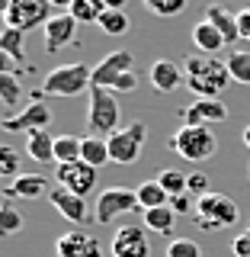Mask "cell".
Instances as JSON below:
<instances>
[{"instance_id": "obj_1", "label": "cell", "mask_w": 250, "mask_h": 257, "mask_svg": "<svg viewBox=\"0 0 250 257\" xmlns=\"http://www.w3.org/2000/svg\"><path fill=\"white\" fill-rule=\"evenodd\" d=\"M93 87V68H87L84 61H71V64H58L45 74L42 90L48 96H77Z\"/></svg>"}, {"instance_id": "obj_2", "label": "cell", "mask_w": 250, "mask_h": 257, "mask_svg": "<svg viewBox=\"0 0 250 257\" xmlns=\"http://www.w3.org/2000/svg\"><path fill=\"white\" fill-rule=\"evenodd\" d=\"M215 148H218V142H215V132L208 125H180L170 135V151H176L180 158L192 161V164L208 161L215 155Z\"/></svg>"}, {"instance_id": "obj_3", "label": "cell", "mask_w": 250, "mask_h": 257, "mask_svg": "<svg viewBox=\"0 0 250 257\" xmlns=\"http://www.w3.org/2000/svg\"><path fill=\"white\" fill-rule=\"evenodd\" d=\"M87 128L90 135L109 139L119 132V100L112 90L90 87V103H87Z\"/></svg>"}, {"instance_id": "obj_4", "label": "cell", "mask_w": 250, "mask_h": 257, "mask_svg": "<svg viewBox=\"0 0 250 257\" xmlns=\"http://www.w3.org/2000/svg\"><path fill=\"white\" fill-rule=\"evenodd\" d=\"M237 219V203L224 193H205V196L196 199V222L199 228L212 231L221 228V225H231Z\"/></svg>"}, {"instance_id": "obj_5", "label": "cell", "mask_w": 250, "mask_h": 257, "mask_svg": "<svg viewBox=\"0 0 250 257\" xmlns=\"http://www.w3.org/2000/svg\"><path fill=\"white\" fill-rule=\"evenodd\" d=\"M4 20L7 26L23 29V32L39 29V26L45 29V23L52 20V4L48 0H10L4 10Z\"/></svg>"}, {"instance_id": "obj_6", "label": "cell", "mask_w": 250, "mask_h": 257, "mask_svg": "<svg viewBox=\"0 0 250 257\" xmlns=\"http://www.w3.org/2000/svg\"><path fill=\"white\" fill-rule=\"evenodd\" d=\"M122 212H141L138 190L109 187V190H103L100 196H96V209H93V215H96V222H100V225L112 222L116 215H122Z\"/></svg>"}, {"instance_id": "obj_7", "label": "cell", "mask_w": 250, "mask_h": 257, "mask_svg": "<svg viewBox=\"0 0 250 257\" xmlns=\"http://www.w3.org/2000/svg\"><path fill=\"white\" fill-rule=\"evenodd\" d=\"M148 139L144 122H132L125 128H119L116 135H109V158L116 164H135L141 158V145Z\"/></svg>"}, {"instance_id": "obj_8", "label": "cell", "mask_w": 250, "mask_h": 257, "mask_svg": "<svg viewBox=\"0 0 250 257\" xmlns=\"http://www.w3.org/2000/svg\"><path fill=\"white\" fill-rule=\"evenodd\" d=\"M55 180H58V187L77 193V196H90L96 190V167H90L87 161H74V164H58V171H55Z\"/></svg>"}, {"instance_id": "obj_9", "label": "cell", "mask_w": 250, "mask_h": 257, "mask_svg": "<svg viewBox=\"0 0 250 257\" xmlns=\"http://www.w3.org/2000/svg\"><path fill=\"white\" fill-rule=\"evenodd\" d=\"M135 68V55L128 52V48H116V52H109L106 58L93 68V87H103V90H112V84H116L122 74Z\"/></svg>"}, {"instance_id": "obj_10", "label": "cell", "mask_w": 250, "mask_h": 257, "mask_svg": "<svg viewBox=\"0 0 250 257\" xmlns=\"http://www.w3.org/2000/svg\"><path fill=\"white\" fill-rule=\"evenodd\" d=\"M183 71H186V77H205L212 80L215 87H228L231 84V71H228V61H218L215 55H189L186 61H183Z\"/></svg>"}, {"instance_id": "obj_11", "label": "cell", "mask_w": 250, "mask_h": 257, "mask_svg": "<svg viewBox=\"0 0 250 257\" xmlns=\"http://www.w3.org/2000/svg\"><path fill=\"white\" fill-rule=\"evenodd\" d=\"M112 257H148V231L141 225H122V228L112 235Z\"/></svg>"}, {"instance_id": "obj_12", "label": "cell", "mask_w": 250, "mask_h": 257, "mask_svg": "<svg viewBox=\"0 0 250 257\" xmlns=\"http://www.w3.org/2000/svg\"><path fill=\"white\" fill-rule=\"evenodd\" d=\"M52 125V109H48L45 100H32L23 112H16V116H7L4 119V128L7 132H36V128H48Z\"/></svg>"}, {"instance_id": "obj_13", "label": "cell", "mask_w": 250, "mask_h": 257, "mask_svg": "<svg viewBox=\"0 0 250 257\" xmlns=\"http://www.w3.org/2000/svg\"><path fill=\"white\" fill-rule=\"evenodd\" d=\"M55 251L58 257H103V244L87 231H64Z\"/></svg>"}, {"instance_id": "obj_14", "label": "cell", "mask_w": 250, "mask_h": 257, "mask_svg": "<svg viewBox=\"0 0 250 257\" xmlns=\"http://www.w3.org/2000/svg\"><path fill=\"white\" fill-rule=\"evenodd\" d=\"M77 26H80V23L71 13L52 16V20L45 23V29H42L45 32V52H58V48L71 45V42H74V36H77Z\"/></svg>"}, {"instance_id": "obj_15", "label": "cell", "mask_w": 250, "mask_h": 257, "mask_svg": "<svg viewBox=\"0 0 250 257\" xmlns=\"http://www.w3.org/2000/svg\"><path fill=\"white\" fill-rule=\"evenodd\" d=\"M228 119V106L221 100H196L183 109V125H215Z\"/></svg>"}, {"instance_id": "obj_16", "label": "cell", "mask_w": 250, "mask_h": 257, "mask_svg": "<svg viewBox=\"0 0 250 257\" xmlns=\"http://www.w3.org/2000/svg\"><path fill=\"white\" fill-rule=\"evenodd\" d=\"M148 77H151V87H154V90H160V93H170V90H176L180 84H186V71H183L176 61H170V58L151 61Z\"/></svg>"}, {"instance_id": "obj_17", "label": "cell", "mask_w": 250, "mask_h": 257, "mask_svg": "<svg viewBox=\"0 0 250 257\" xmlns=\"http://www.w3.org/2000/svg\"><path fill=\"white\" fill-rule=\"evenodd\" d=\"M48 199H52V206L58 209L64 219L74 222V225H84V222H87V215H90V212H87L84 196H77V193H71V190H64V187H52Z\"/></svg>"}, {"instance_id": "obj_18", "label": "cell", "mask_w": 250, "mask_h": 257, "mask_svg": "<svg viewBox=\"0 0 250 257\" xmlns=\"http://www.w3.org/2000/svg\"><path fill=\"white\" fill-rule=\"evenodd\" d=\"M45 193H52L45 174H20L10 187H7V196H16V199H39V196H45Z\"/></svg>"}, {"instance_id": "obj_19", "label": "cell", "mask_w": 250, "mask_h": 257, "mask_svg": "<svg viewBox=\"0 0 250 257\" xmlns=\"http://www.w3.org/2000/svg\"><path fill=\"white\" fill-rule=\"evenodd\" d=\"M192 45H196L202 55H215V52H221V48L228 45V42H224V36L205 20V16H202V20L192 26Z\"/></svg>"}, {"instance_id": "obj_20", "label": "cell", "mask_w": 250, "mask_h": 257, "mask_svg": "<svg viewBox=\"0 0 250 257\" xmlns=\"http://www.w3.org/2000/svg\"><path fill=\"white\" fill-rule=\"evenodd\" d=\"M26 155L39 164H52L55 161V139L48 128H36V132L26 135Z\"/></svg>"}, {"instance_id": "obj_21", "label": "cell", "mask_w": 250, "mask_h": 257, "mask_svg": "<svg viewBox=\"0 0 250 257\" xmlns=\"http://www.w3.org/2000/svg\"><path fill=\"white\" fill-rule=\"evenodd\" d=\"M205 20L212 23L215 29L224 36V42H234V39H240V29H237V16H231L224 7H218V4H212L205 10Z\"/></svg>"}, {"instance_id": "obj_22", "label": "cell", "mask_w": 250, "mask_h": 257, "mask_svg": "<svg viewBox=\"0 0 250 257\" xmlns=\"http://www.w3.org/2000/svg\"><path fill=\"white\" fill-rule=\"evenodd\" d=\"M80 161H87L90 167L100 171L103 164H109V139H100V135H87L84 139V151H80Z\"/></svg>"}, {"instance_id": "obj_23", "label": "cell", "mask_w": 250, "mask_h": 257, "mask_svg": "<svg viewBox=\"0 0 250 257\" xmlns=\"http://www.w3.org/2000/svg\"><path fill=\"white\" fill-rule=\"evenodd\" d=\"M144 228L154 231V235H170L173 231V222H176V212L170 206H157V209H144Z\"/></svg>"}, {"instance_id": "obj_24", "label": "cell", "mask_w": 250, "mask_h": 257, "mask_svg": "<svg viewBox=\"0 0 250 257\" xmlns=\"http://www.w3.org/2000/svg\"><path fill=\"white\" fill-rule=\"evenodd\" d=\"M80 151H84V139L58 135L55 139V164H74V161H80Z\"/></svg>"}, {"instance_id": "obj_25", "label": "cell", "mask_w": 250, "mask_h": 257, "mask_svg": "<svg viewBox=\"0 0 250 257\" xmlns=\"http://www.w3.org/2000/svg\"><path fill=\"white\" fill-rule=\"evenodd\" d=\"M138 203H141V212H144V209L170 206V196H167V190L160 187L157 180H144L141 187H138Z\"/></svg>"}, {"instance_id": "obj_26", "label": "cell", "mask_w": 250, "mask_h": 257, "mask_svg": "<svg viewBox=\"0 0 250 257\" xmlns=\"http://www.w3.org/2000/svg\"><path fill=\"white\" fill-rule=\"evenodd\" d=\"M68 13L74 16L77 23H100V16L106 13V4H103V0H74Z\"/></svg>"}, {"instance_id": "obj_27", "label": "cell", "mask_w": 250, "mask_h": 257, "mask_svg": "<svg viewBox=\"0 0 250 257\" xmlns=\"http://www.w3.org/2000/svg\"><path fill=\"white\" fill-rule=\"evenodd\" d=\"M106 36H125L128 29H132V20H128L125 10H106L100 16V23H96Z\"/></svg>"}, {"instance_id": "obj_28", "label": "cell", "mask_w": 250, "mask_h": 257, "mask_svg": "<svg viewBox=\"0 0 250 257\" xmlns=\"http://www.w3.org/2000/svg\"><path fill=\"white\" fill-rule=\"evenodd\" d=\"M23 42H26V32L7 26V29H4V36H0V52L10 55L13 61H26V55H23Z\"/></svg>"}, {"instance_id": "obj_29", "label": "cell", "mask_w": 250, "mask_h": 257, "mask_svg": "<svg viewBox=\"0 0 250 257\" xmlns=\"http://www.w3.org/2000/svg\"><path fill=\"white\" fill-rule=\"evenodd\" d=\"M228 71H231V80L250 84V52H231L228 55Z\"/></svg>"}, {"instance_id": "obj_30", "label": "cell", "mask_w": 250, "mask_h": 257, "mask_svg": "<svg viewBox=\"0 0 250 257\" xmlns=\"http://www.w3.org/2000/svg\"><path fill=\"white\" fill-rule=\"evenodd\" d=\"M154 180L160 183V187L167 190V196H180V193H186V174L173 171V167H167V171H160Z\"/></svg>"}, {"instance_id": "obj_31", "label": "cell", "mask_w": 250, "mask_h": 257, "mask_svg": "<svg viewBox=\"0 0 250 257\" xmlns=\"http://www.w3.org/2000/svg\"><path fill=\"white\" fill-rule=\"evenodd\" d=\"M141 4H144V10H148V13L164 16V20L186 10V0H141Z\"/></svg>"}, {"instance_id": "obj_32", "label": "cell", "mask_w": 250, "mask_h": 257, "mask_svg": "<svg viewBox=\"0 0 250 257\" xmlns=\"http://www.w3.org/2000/svg\"><path fill=\"white\" fill-rule=\"evenodd\" d=\"M23 96V87L20 80H16V74H0V100L7 103V106H16Z\"/></svg>"}, {"instance_id": "obj_33", "label": "cell", "mask_w": 250, "mask_h": 257, "mask_svg": "<svg viewBox=\"0 0 250 257\" xmlns=\"http://www.w3.org/2000/svg\"><path fill=\"white\" fill-rule=\"evenodd\" d=\"M23 228V215L13 203H4V212H0V231L4 235H16Z\"/></svg>"}, {"instance_id": "obj_34", "label": "cell", "mask_w": 250, "mask_h": 257, "mask_svg": "<svg viewBox=\"0 0 250 257\" xmlns=\"http://www.w3.org/2000/svg\"><path fill=\"white\" fill-rule=\"evenodd\" d=\"M167 257H202V251L192 238H176L167 244Z\"/></svg>"}, {"instance_id": "obj_35", "label": "cell", "mask_w": 250, "mask_h": 257, "mask_svg": "<svg viewBox=\"0 0 250 257\" xmlns=\"http://www.w3.org/2000/svg\"><path fill=\"white\" fill-rule=\"evenodd\" d=\"M0 174L4 177H20V155H16L10 145L0 148Z\"/></svg>"}, {"instance_id": "obj_36", "label": "cell", "mask_w": 250, "mask_h": 257, "mask_svg": "<svg viewBox=\"0 0 250 257\" xmlns=\"http://www.w3.org/2000/svg\"><path fill=\"white\" fill-rule=\"evenodd\" d=\"M186 193L205 196V193H208V177L205 174H186Z\"/></svg>"}, {"instance_id": "obj_37", "label": "cell", "mask_w": 250, "mask_h": 257, "mask_svg": "<svg viewBox=\"0 0 250 257\" xmlns=\"http://www.w3.org/2000/svg\"><path fill=\"white\" fill-rule=\"evenodd\" d=\"M231 254L234 257H250V228H244L234 241H231Z\"/></svg>"}, {"instance_id": "obj_38", "label": "cell", "mask_w": 250, "mask_h": 257, "mask_svg": "<svg viewBox=\"0 0 250 257\" xmlns=\"http://www.w3.org/2000/svg\"><path fill=\"white\" fill-rule=\"evenodd\" d=\"M135 87H138V77H135V71H128V74H122L112 84V93H132Z\"/></svg>"}, {"instance_id": "obj_39", "label": "cell", "mask_w": 250, "mask_h": 257, "mask_svg": "<svg viewBox=\"0 0 250 257\" xmlns=\"http://www.w3.org/2000/svg\"><path fill=\"white\" fill-rule=\"evenodd\" d=\"M170 209H173V212L176 215H186L189 212V193H180V196H170Z\"/></svg>"}, {"instance_id": "obj_40", "label": "cell", "mask_w": 250, "mask_h": 257, "mask_svg": "<svg viewBox=\"0 0 250 257\" xmlns=\"http://www.w3.org/2000/svg\"><path fill=\"white\" fill-rule=\"evenodd\" d=\"M237 29H240V39H250V7H244V10H237Z\"/></svg>"}, {"instance_id": "obj_41", "label": "cell", "mask_w": 250, "mask_h": 257, "mask_svg": "<svg viewBox=\"0 0 250 257\" xmlns=\"http://www.w3.org/2000/svg\"><path fill=\"white\" fill-rule=\"evenodd\" d=\"M103 4H106V10H122L128 0H103Z\"/></svg>"}, {"instance_id": "obj_42", "label": "cell", "mask_w": 250, "mask_h": 257, "mask_svg": "<svg viewBox=\"0 0 250 257\" xmlns=\"http://www.w3.org/2000/svg\"><path fill=\"white\" fill-rule=\"evenodd\" d=\"M48 4H52V7H68V10H71V4H74V0H48Z\"/></svg>"}, {"instance_id": "obj_43", "label": "cell", "mask_w": 250, "mask_h": 257, "mask_svg": "<svg viewBox=\"0 0 250 257\" xmlns=\"http://www.w3.org/2000/svg\"><path fill=\"white\" fill-rule=\"evenodd\" d=\"M244 145H247V148H250V125L244 128Z\"/></svg>"}, {"instance_id": "obj_44", "label": "cell", "mask_w": 250, "mask_h": 257, "mask_svg": "<svg viewBox=\"0 0 250 257\" xmlns=\"http://www.w3.org/2000/svg\"><path fill=\"white\" fill-rule=\"evenodd\" d=\"M247 174H250V171H247Z\"/></svg>"}]
</instances>
